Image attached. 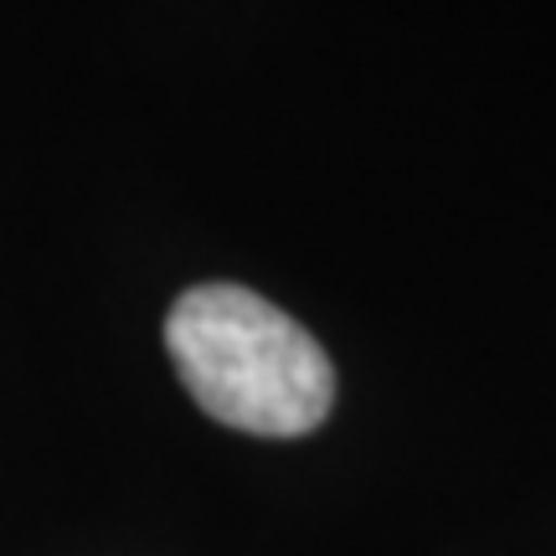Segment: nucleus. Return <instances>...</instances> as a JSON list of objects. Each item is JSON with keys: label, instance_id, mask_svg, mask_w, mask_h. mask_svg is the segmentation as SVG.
<instances>
[{"label": "nucleus", "instance_id": "1", "mask_svg": "<svg viewBox=\"0 0 556 556\" xmlns=\"http://www.w3.org/2000/svg\"><path fill=\"white\" fill-rule=\"evenodd\" d=\"M165 345L206 417L238 433H315L336 402L319 340L242 283H197L165 319Z\"/></svg>", "mask_w": 556, "mask_h": 556}]
</instances>
